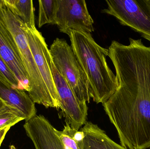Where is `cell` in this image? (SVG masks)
Wrapping results in <instances>:
<instances>
[{
  "mask_svg": "<svg viewBox=\"0 0 150 149\" xmlns=\"http://www.w3.org/2000/svg\"><path fill=\"white\" fill-rule=\"evenodd\" d=\"M129 41L124 45L113 40L108 47L119 86L102 106L121 146L150 149V47L142 39Z\"/></svg>",
  "mask_w": 150,
  "mask_h": 149,
  "instance_id": "obj_1",
  "label": "cell"
},
{
  "mask_svg": "<svg viewBox=\"0 0 150 149\" xmlns=\"http://www.w3.org/2000/svg\"><path fill=\"white\" fill-rule=\"evenodd\" d=\"M71 46L88 80L91 98L97 104L107 101L119 86L116 75L108 65V49L98 44L91 33L71 30Z\"/></svg>",
  "mask_w": 150,
  "mask_h": 149,
  "instance_id": "obj_2",
  "label": "cell"
},
{
  "mask_svg": "<svg viewBox=\"0 0 150 149\" xmlns=\"http://www.w3.org/2000/svg\"><path fill=\"white\" fill-rule=\"evenodd\" d=\"M0 20L13 37L28 74L30 88L28 93L29 96L34 103L43 105L46 108H52L45 87L29 46L23 23L6 7L3 0H0Z\"/></svg>",
  "mask_w": 150,
  "mask_h": 149,
  "instance_id": "obj_3",
  "label": "cell"
},
{
  "mask_svg": "<svg viewBox=\"0 0 150 149\" xmlns=\"http://www.w3.org/2000/svg\"><path fill=\"white\" fill-rule=\"evenodd\" d=\"M54 66L80 101L90 102L91 99L88 80L71 45L63 38H56L49 49Z\"/></svg>",
  "mask_w": 150,
  "mask_h": 149,
  "instance_id": "obj_4",
  "label": "cell"
},
{
  "mask_svg": "<svg viewBox=\"0 0 150 149\" xmlns=\"http://www.w3.org/2000/svg\"><path fill=\"white\" fill-rule=\"evenodd\" d=\"M104 13L115 17L150 42V0H106Z\"/></svg>",
  "mask_w": 150,
  "mask_h": 149,
  "instance_id": "obj_5",
  "label": "cell"
},
{
  "mask_svg": "<svg viewBox=\"0 0 150 149\" xmlns=\"http://www.w3.org/2000/svg\"><path fill=\"white\" fill-rule=\"evenodd\" d=\"M24 29L29 47L54 108H61L60 102L52 71V57L42 34L37 29H31L24 24Z\"/></svg>",
  "mask_w": 150,
  "mask_h": 149,
  "instance_id": "obj_6",
  "label": "cell"
},
{
  "mask_svg": "<svg viewBox=\"0 0 150 149\" xmlns=\"http://www.w3.org/2000/svg\"><path fill=\"white\" fill-rule=\"evenodd\" d=\"M55 21L60 31L67 34L71 30L91 34L94 31L85 0H56Z\"/></svg>",
  "mask_w": 150,
  "mask_h": 149,
  "instance_id": "obj_7",
  "label": "cell"
},
{
  "mask_svg": "<svg viewBox=\"0 0 150 149\" xmlns=\"http://www.w3.org/2000/svg\"><path fill=\"white\" fill-rule=\"evenodd\" d=\"M52 71L60 102L62 114L73 129L79 131L87 120L86 102L80 101L76 96L66 80L59 73L51 61Z\"/></svg>",
  "mask_w": 150,
  "mask_h": 149,
  "instance_id": "obj_8",
  "label": "cell"
},
{
  "mask_svg": "<svg viewBox=\"0 0 150 149\" xmlns=\"http://www.w3.org/2000/svg\"><path fill=\"white\" fill-rule=\"evenodd\" d=\"M23 127L35 149H64L59 130L43 115L25 121Z\"/></svg>",
  "mask_w": 150,
  "mask_h": 149,
  "instance_id": "obj_9",
  "label": "cell"
},
{
  "mask_svg": "<svg viewBox=\"0 0 150 149\" xmlns=\"http://www.w3.org/2000/svg\"><path fill=\"white\" fill-rule=\"evenodd\" d=\"M0 56L18 80L22 89L30 92V81L13 37L0 20Z\"/></svg>",
  "mask_w": 150,
  "mask_h": 149,
  "instance_id": "obj_10",
  "label": "cell"
},
{
  "mask_svg": "<svg viewBox=\"0 0 150 149\" xmlns=\"http://www.w3.org/2000/svg\"><path fill=\"white\" fill-rule=\"evenodd\" d=\"M0 99L6 106L21 114L25 121L37 115L35 103L24 90L0 81Z\"/></svg>",
  "mask_w": 150,
  "mask_h": 149,
  "instance_id": "obj_11",
  "label": "cell"
},
{
  "mask_svg": "<svg viewBox=\"0 0 150 149\" xmlns=\"http://www.w3.org/2000/svg\"><path fill=\"white\" fill-rule=\"evenodd\" d=\"M85 134L82 149H128L113 141L98 125L87 122L82 129Z\"/></svg>",
  "mask_w": 150,
  "mask_h": 149,
  "instance_id": "obj_12",
  "label": "cell"
},
{
  "mask_svg": "<svg viewBox=\"0 0 150 149\" xmlns=\"http://www.w3.org/2000/svg\"><path fill=\"white\" fill-rule=\"evenodd\" d=\"M4 4L27 28L36 29L34 8L32 0H3Z\"/></svg>",
  "mask_w": 150,
  "mask_h": 149,
  "instance_id": "obj_13",
  "label": "cell"
},
{
  "mask_svg": "<svg viewBox=\"0 0 150 149\" xmlns=\"http://www.w3.org/2000/svg\"><path fill=\"white\" fill-rule=\"evenodd\" d=\"M38 26L46 24H56L55 10L56 0H39Z\"/></svg>",
  "mask_w": 150,
  "mask_h": 149,
  "instance_id": "obj_14",
  "label": "cell"
},
{
  "mask_svg": "<svg viewBox=\"0 0 150 149\" xmlns=\"http://www.w3.org/2000/svg\"><path fill=\"white\" fill-rule=\"evenodd\" d=\"M23 120L21 114L6 105L0 110V129L12 127Z\"/></svg>",
  "mask_w": 150,
  "mask_h": 149,
  "instance_id": "obj_15",
  "label": "cell"
},
{
  "mask_svg": "<svg viewBox=\"0 0 150 149\" xmlns=\"http://www.w3.org/2000/svg\"><path fill=\"white\" fill-rule=\"evenodd\" d=\"M0 81L15 88L21 89L18 80L0 56Z\"/></svg>",
  "mask_w": 150,
  "mask_h": 149,
  "instance_id": "obj_16",
  "label": "cell"
},
{
  "mask_svg": "<svg viewBox=\"0 0 150 149\" xmlns=\"http://www.w3.org/2000/svg\"><path fill=\"white\" fill-rule=\"evenodd\" d=\"M66 123L63 130L62 131H59V134L61 139L64 149H80L73 138L76 130L72 129L68 122H66Z\"/></svg>",
  "mask_w": 150,
  "mask_h": 149,
  "instance_id": "obj_17",
  "label": "cell"
},
{
  "mask_svg": "<svg viewBox=\"0 0 150 149\" xmlns=\"http://www.w3.org/2000/svg\"><path fill=\"white\" fill-rule=\"evenodd\" d=\"M84 137V133L82 130L81 131H76L73 136L74 140L77 143L80 149H83V142Z\"/></svg>",
  "mask_w": 150,
  "mask_h": 149,
  "instance_id": "obj_18",
  "label": "cell"
},
{
  "mask_svg": "<svg viewBox=\"0 0 150 149\" xmlns=\"http://www.w3.org/2000/svg\"><path fill=\"white\" fill-rule=\"evenodd\" d=\"M11 127H8L0 129V147L2 143L4 140L5 135L7 134V132L10 129Z\"/></svg>",
  "mask_w": 150,
  "mask_h": 149,
  "instance_id": "obj_19",
  "label": "cell"
},
{
  "mask_svg": "<svg viewBox=\"0 0 150 149\" xmlns=\"http://www.w3.org/2000/svg\"><path fill=\"white\" fill-rule=\"evenodd\" d=\"M6 105L4 102L0 99V110L4 107V106Z\"/></svg>",
  "mask_w": 150,
  "mask_h": 149,
  "instance_id": "obj_20",
  "label": "cell"
},
{
  "mask_svg": "<svg viewBox=\"0 0 150 149\" xmlns=\"http://www.w3.org/2000/svg\"><path fill=\"white\" fill-rule=\"evenodd\" d=\"M10 149H17L14 145H11V146H10Z\"/></svg>",
  "mask_w": 150,
  "mask_h": 149,
  "instance_id": "obj_21",
  "label": "cell"
}]
</instances>
